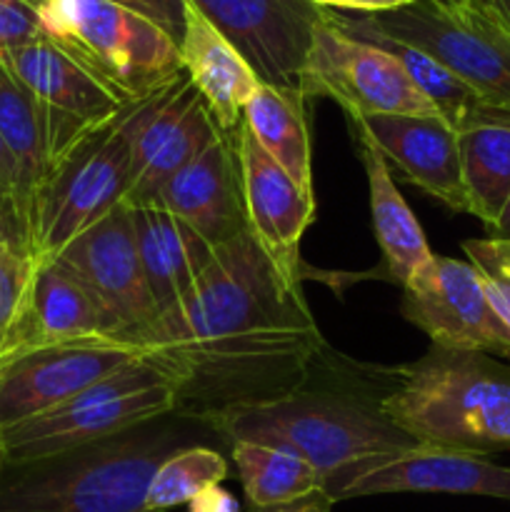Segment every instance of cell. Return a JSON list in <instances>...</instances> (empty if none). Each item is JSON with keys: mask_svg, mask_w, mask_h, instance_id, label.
Returning a JSON list of instances; mask_svg holds the SVG:
<instances>
[{"mask_svg": "<svg viewBox=\"0 0 510 512\" xmlns=\"http://www.w3.org/2000/svg\"><path fill=\"white\" fill-rule=\"evenodd\" d=\"M308 98L300 90L260 83L243 108L245 128L260 148L305 190L313 193Z\"/></svg>", "mask_w": 510, "mask_h": 512, "instance_id": "cell-26", "label": "cell"}, {"mask_svg": "<svg viewBox=\"0 0 510 512\" xmlns=\"http://www.w3.org/2000/svg\"><path fill=\"white\" fill-rule=\"evenodd\" d=\"M193 423L178 413L118 438L0 470V512H145L155 468L185 445Z\"/></svg>", "mask_w": 510, "mask_h": 512, "instance_id": "cell-4", "label": "cell"}, {"mask_svg": "<svg viewBox=\"0 0 510 512\" xmlns=\"http://www.w3.org/2000/svg\"><path fill=\"white\" fill-rule=\"evenodd\" d=\"M183 68L223 133L243 123V108L260 80L248 60L193 8L185 13V33L180 40Z\"/></svg>", "mask_w": 510, "mask_h": 512, "instance_id": "cell-22", "label": "cell"}, {"mask_svg": "<svg viewBox=\"0 0 510 512\" xmlns=\"http://www.w3.org/2000/svg\"><path fill=\"white\" fill-rule=\"evenodd\" d=\"M228 478V460L208 445H185L155 468L145 490V512H165L188 505L203 490L215 488Z\"/></svg>", "mask_w": 510, "mask_h": 512, "instance_id": "cell-29", "label": "cell"}, {"mask_svg": "<svg viewBox=\"0 0 510 512\" xmlns=\"http://www.w3.org/2000/svg\"><path fill=\"white\" fill-rule=\"evenodd\" d=\"M355 138H365L390 173L415 185L455 213H468L460 173L458 133L440 115H373L348 118Z\"/></svg>", "mask_w": 510, "mask_h": 512, "instance_id": "cell-18", "label": "cell"}, {"mask_svg": "<svg viewBox=\"0 0 510 512\" xmlns=\"http://www.w3.org/2000/svg\"><path fill=\"white\" fill-rule=\"evenodd\" d=\"M463 253L483 280L490 305L510 330V240L473 238L463 243Z\"/></svg>", "mask_w": 510, "mask_h": 512, "instance_id": "cell-30", "label": "cell"}, {"mask_svg": "<svg viewBox=\"0 0 510 512\" xmlns=\"http://www.w3.org/2000/svg\"><path fill=\"white\" fill-rule=\"evenodd\" d=\"M300 93L335 100L348 118L438 115L393 55L345 35L328 13L315 30Z\"/></svg>", "mask_w": 510, "mask_h": 512, "instance_id": "cell-10", "label": "cell"}, {"mask_svg": "<svg viewBox=\"0 0 510 512\" xmlns=\"http://www.w3.org/2000/svg\"><path fill=\"white\" fill-rule=\"evenodd\" d=\"M440 3H448V5H463V3H468V0H440Z\"/></svg>", "mask_w": 510, "mask_h": 512, "instance_id": "cell-42", "label": "cell"}, {"mask_svg": "<svg viewBox=\"0 0 510 512\" xmlns=\"http://www.w3.org/2000/svg\"><path fill=\"white\" fill-rule=\"evenodd\" d=\"M0 140L15 168V203L25 240H30V215L35 195L53 168L48 123L38 100L0 60ZM30 250V248H28Z\"/></svg>", "mask_w": 510, "mask_h": 512, "instance_id": "cell-24", "label": "cell"}, {"mask_svg": "<svg viewBox=\"0 0 510 512\" xmlns=\"http://www.w3.org/2000/svg\"><path fill=\"white\" fill-rule=\"evenodd\" d=\"M235 130L220 135L198 158L170 175L150 200L190 225L213 248L248 230Z\"/></svg>", "mask_w": 510, "mask_h": 512, "instance_id": "cell-19", "label": "cell"}, {"mask_svg": "<svg viewBox=\"0 0 510 512\" xmlns=\"http://www.w3.org/2000/svg\"><path fill=\"white\" fill-rule=\"evenodd\" d=\"M458 148L468 213L495 228L510 203V113L458 133Z\"/></svg>", "mask_w": 510, "mask_h": 512, "instance_id": "cell-27", "label": "cell"}, {"mask_svg": "<svg viewBox=\"0 0 510 512\" xmlns=\"http://www.w3.org/2000/svg\"><path fill=\"white\" fill-rule=\"evenodd\" d=\"M328 353V350H325ZM335 383L323 358L303 388L270 403L235 408L208 420L205 428L225 445L235 440L275 445L308 460L323 478L380 455L403 453L418 440L380 413L378 368Z\"/></svg>", "mask_w": 510, "mask_h": 512, "instance_id": "cell-2", "label": "cell"}, {"mask_svg": "<svg viewBox=\"0 0 510 512\" xmlns=\"http://www.w3.org/2000/svg\"><path fill=\"white\" fill-rule=\"evenodd\" d=\"M323 10H345V13H383L400 8L410 0H310Z\"/></svg>", "mask_w": 510, "mask_h": 512, "instance_id": "cell-34", "label": "cell"}, {"mask_svg": "<svg viewBox=\"0 0 510 512\" xmlns=\"http://www.w3.org/2000/svg\"><path fill=\"white\" fill-rule=\"evenodd\" d=\"M38 260L15 243L0 245V345L18 320Z\"/></svg>", "mask_w": 510, "mask_h": 512, "instance_id": "cell-31", "label": "cell"}, {"mask_svg": "<svg viewBox=\"0 0 510 512\" xmlns=\"http://www.w3.org/2000/svg\"><path fill=\"white\" fill-rule=\"evenodd\" d=\"M30 3H33V5H35V0H30Z\"/></svg>", "mask_w": 510, "mask_h": 512, "instance_id": "cell-43", "label": "cell"}, {"mask_svg": "<svg viewBox=\"0 0 510 512\" xmlns=\"http://www.w3.org/2000/svg\"><path fill=\"white\" fill-rule=\"evenodd\" d=\"M490 238H500V240H510V203L508 208L503 210V215H500V220L495 223V228L488 230Z\"/></svg>", "mask_w": 510, "mask_h": 512, "instance_id": "cell-40", "label": "cell"}, {"mask_svg": "<svg viewBox=\"0 0 510 512\" xmlns=\"http://www.w3.org/2000/svg\"><path fill=\"white\" fill-rule=\"evenodd\" d=\"M130 218L145 283L158 315L198 283L213 260L215 248L190 225L155 203L130 205Z\"/></svg>", "mask_w": 510, "mask_h": 512, "instance_id": "cell-21", "label": "cell"}, {"mask_svg": "<svg viewBox=\"0 0 510 512\" xmlns=\"http://www.w3.org/2000/svg\"><path fill=\"white\" fill-rule=\"evenodd\" d=\"M0 60L38 100L48 123L53 165L85 135L113 123L128 108L48 38L10 50Z\"/></svg>", "mask_w": 510, "mask_h": 512, "instance_id": "cell-15", "label": "cell"}, {"mask_svg": "<svg viewBox=\"0 0 510 512\" xmlns=\"http://www.w3.org/2000/svg\"><path fill=\"white\" fill-rule=\"evenodd\" d=\"M135 360L140 355L110 335L0 360V430L68 403Z\"/></svg>", "mask_w": 510, "mask_h": 512, "instance_id": "cell-14", "label": "cell"}, {"mask_svg": "<svg viewBox=\"0 0 510 512\" xmlns=\"http://www.w3.org/2000/svg\"><path fill=\"white\" fill-rule=\"evenodd\" d=\"M53 260L68 268L98 300L113 325V335L143 328L155 318L128 203L70 240Z\"/></svg>", "mask_w": 510, "mask_h": 512, "instance_id": "cell-16", "label": "cell"}, {"mask_svg": "<svg viewBox=\"0 0 510 512\" xmlns=\"http://www.w3.org/2000/svg\"><path fill=\"white\" fill-rule=\"evenodd\" d=\"M358 148L368 178L370 218H373L375 240L383 253V270L388 280L405 285L410 275L418 273L435 253L430 250L415 213L400 195L383 155L365 138H358Z\"/></svg>", "mask_w": 510, "mask_h": 512, "instance_id": "cell-25", "label": "cell"}, {"mask_svg": "<svg viewBox=\"0 0 510 512\" xmlns=\"http://www.w3.org/2000/svg\"><path fill=\"white\" fill-rule=\"evenodd\" d=\"M5 468V450H3V438H0V470Z\"/></svg>", "mask_w": 510, "mask_h": 512, "instance_id": "cell-41", "label": "cell"}, {"mask_svg": "<svg viewBox=\"0 0 510 512\" xmlns=\"http://www.w3.org/2000/svg\"><path fill=\"white\" fill-rule=\"evenodd\" d=\"M250 508H273L308 498L325 488V478L293 450L235 440L228 445Z\"/></svg>", "mask_w": 510, "mask_h": 512, "instance_id": "cell-28", "label": "cell"}, {"mask_svg": "<svg viewBox=\"0 0 510 512\" xmlns=\"http://www.w3.org/2000/svg\"><path fill=\"white\" fill-rule=\"evenodd\" d=\"M153 363L193 423L303 388L328 345L303 288L275 270L250 230L215 248L198 283L143 328L110 335Z\"/></svg>", "mask_w": 510, "mask_h": 512, "instance_id": "cell-1", "label": "cell"}, {"mask_svg": "<svg viewBox=\"0 0 510 512\" xmlns=\"http://www.w3.org/2000/svg\"><path fill=\"white\" fill-rule=\"evenodd\" d=\"M188 512H240V505L228 490L215 485V488L203 490L198 498L190 500Z\"/></svg>", "mask_w": 510, "mask_h": 512, "instance_id": "cell-36", "label": "cell"}, {"mask_svg": "<svg viewBox=\"0 0 510 512\" xmlns=\"http://www.w3.org/2000/svg\"><path fill=\"white\" fill-rule=\"evenodd\" d=\"M0 205L15 215L20 230H23V223H20V215H18V203H15V168H13V160H10L8 150H5L3 140H0ZM23 235H25V230H23ZM25 243H28V240H25Z\"/></svg>", "mask_w": 510, "mask_h": 512, "instance_id": "cell-35", "label": "cell"}, {"mask_svg": "<svg viewBox=\"0 0 510 512\" xmlns=\"http://www.w3.org/2000/svg\"><path fill=\"white\" fill-rule=\"evenodd\" d=\"M43 38L38 13L30 0H0V58Z\"/></svg>", "mask_w": 510, "mask_h": 512, "instance_id": "cell-32", "label": "cell"}, {"mask_svg": "<svg viewBox=\"0 0 510 512\" xmlns=\"http://www.w3.org/2000/svg\"><path fill=\"white\" fill-rule=\"evenodd\" d=\"M120 115L73 145L40 185L28 240L35 260L58 258L70 240L128 200L133 173Z\"/></svg>", "mask_w": 510, "mask_h": 512, "instance_id": "cell-7", "label": "cell"}, {"mask_svg": "<svg viewBox=\"0 0 510 512\" xmlns=\"http://www.w3.org/2000/svg\"><path fill=\"white\" fill-rule=\"evenodd\" d=\"M400 313L445 350L510 355V330L468 260L433 255L400 285Z\"/></svg>", "mask_w": 510, "mask_h": 512, "instance_id": "cell-12", "label": "cell"}, {"mask_svg": "<svg viewBox=\"0 0 510 512\" xmlns=\"http://www.w3.org/2000/svg\"><path fill=\"white\" fill-rule=\"evenodd\" d=\"M468 3L488 13L490 18H495L503 28L510 30V0H468Z\"/></svg>", "mask_w": 510, "mask_h": 512, "instance_id": "cell-39", "label": "cell"}, {"mask_svg": "<svg viewBox=\"0 0 510 512\" xmlns=\"http://www.w3.org/2000/svg\"><path fill=\"white\" fill-rule=\"evenodd\" d=\"M388 38L423 50L488 105L510 113V30L475 5L410 0L383 13H355Z\"/></svg>", "mask_w": 510, "mask_h": 512, "instance_id": "cell-8", "label": "cell"}, {"mask_svg": "<svg viewBox=\"0 0 510 512\" xmlns=\"http://www.w3.org/2000/svg\"><path fill=\"white\" fill-rule=\"evenodd\" d=\"M173 413V385L140 358L68 403L0 430L5 463H30L88 448Z\"/></svg>", "mask_w": 510, "mask_h": 512, "instance_id": "cell-6", "label": "cell"}, {"mask_svg": "<svg viewBox=\"0 0 510 512\" xmlns=\"http://www.w3.org/2000/svg\"><path fill=\"white\" fill-rule=\"evenodd\" d=\"M248 230L270 263L293 288H303L300 240L315 220V193H305L253 138L245 123L235 130Z\"/></svg>", "mask_w": 510, "mask_h": 512, "instance_id": "cell-17", "label": "cell"}, {"mask_svg": "<svg viewBox=\"0 0 510 512\" xmlns=\"http://www.w3.org/2000/svg\"><path fill=\"white\" fill-rule=\"evenodd\" d=\"M108 335L113 325L85 285L58 260H38L23 310L0 345V360Z\"/></svg>", "mask_w": 510, "mask_h": 512, "instance_id": "cell-20", "label": "cell"}, {"mask_svg": "<svg viewBox=\"0 0 510 512\" xmlns=\"http://www.w3.org/2000/svg\"><path fill=\"white\" fill-rule=\"evenodd\" d=\"M3 243L23 245V248L28 250V243H25V235H23V230H20L15 215L10 213V210H5L3 205H0V245H3ZM28 253H30V250H28Z\"/></svg>", "mask_w": 510, "mask_h": 512, "instance_id": "cell-38", "label": "cell"}, {"mask_svg": "<svg viewBox=\"0 0 510 512\" xmlns=\"http://www.w3.org/2000/svg\"><path fill=\"white\" fill-rule=\"evenodd\" d=\"M120 120L130 145L133 180L125 200L130 205L150 203L170 175L223 135L185 68L153 93L130 103Z\"/></svg>", "mask_w": 510, "mask_h": 512, "instance_id": "cell-9", "label": "cell"}, {"mask_svg": "<svg viewBox=\"0 0 510 512\" xmlns=\"http://www.w3.org/2000/svg\"><path fill=\"white\" fill-rule=\"evenodd\" d=\"M333 505H335L333 500L320 490V493L293 500V503L273 505V508H250L248 512H333Z\"/></svg>", "mask_w": 510, "mask_h": 512, "instance_id": "cell-37", "label": "cell"}, {"mask_svg": "<svg viewBox=\"0 0 510 512\" xmlns=\"http://www.w3.org/2000/svg\"><path fill=\"white\" fill-rule=\"evenodd\" d=\"M255 70L260 83L300 90L325 10L310 0H188Z\"/></svg>", "mask_w": 510, "mask_h": 512, "instance_id": "cell-13", "label": "cell"}, {"mask_svg": "<svg viewBox=\"0 0 510 512\" xmlns=\"http://www.w3.org/2000/svg\"><path fill=\"white\" fill-rule=\"evenodd\" d=\"M380 413L418 443L490 455L510 448V365L430 345L413 363L378 368Z\"/></svg>", "mask_w": 510, "mask_h": 512, "instance_id": "cell-3", "label": "cell"}, {"mask_svg": "<svg viewBox=\"0 0 510 512\" xmlns=\"http://www.w3.org/2000/svg\"><path fill=\"white\" fill-rule=\"evenodd\" d=\"M110 3L123 5V8L148 18L150 23L158 25L163 33H168L180 48V40H183V33H185L188 0H110Z\"/></svg>", "mask_w": 510, "mask_h": 512, "instance_id": "cell-33", "label": "cell"}, {"mask_svg": "<svg viewBox=\"0 0 510 512\" xmlns=\"http://www.w3.org/2000/svg\"><path fill=\"white\" fill-rule=\"evenodd\" d=\"M333 503L388 493H445L510 500V468L488 455L418 443L403 453L360 460L325 478Z\"/></svg>", "mask_w": 510, "mask_h": 512, "instance_id": "cell-11", "label": "cell"}, {"mask_svg": "<svg viewBox=\"0 0 510 512\" xmlns=\"http://www.w3.org/2000/svg\"><path fill=\"white\" fill-rule=\"evenodd\" d=\"M325 13H328L330 23L338 30H343L345 35H350V38L355 40H363V43L375 45V48L393 55V58L403 65V70L408 73V78L413 80L415 88L423 93V98L433 105L435 113H438L455 133H463V130L483 123V120L495 118V115L500 113H508V110L493 108V105L485 103L475 90H470L463 80L455 78L448 68H443L438 60L425 55L423 50L378 33L375 28L365 25L355 13H345V10H325Z\"/></svg>", "mask_w": 510, "mask_h": 512, "instance_id": "cell-23", "label": "cell"}, {"mask_svg": "<svg viewBox=\"0 0 510 512\" xmlns=\"http://www.w3.org/2000/svg\"><path fill=\"white\" fill-rule=\"evenodd\" d=\"M43 38L125 105L183 70L180 48L143 15L110 0H35Z\"/></svg>", "mask_w": 510, "mask_h": 512, "instance_id": "cell-5", "label": "cell"}]
</instances>
